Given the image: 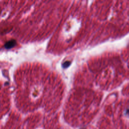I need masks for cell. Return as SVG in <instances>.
<instances>
[{
    "label": "cell",
    "instance_id": "obj_1",
    "mask_svg": "<svg viewBox=\"0 0 129 129\" xmlns=\"http://www.w3.org/2000/svg\"><path fill=\"white\" fill-rule=\"evenodd\" d=\"M16 44V41L15 39H11L8 41L4 44V47L6 49H11L15 46Z\"/></svg>",
    "mask_w": 129,
    "mask_h": 129
},
{
    "label": "cell",
    "instance_id": "obj_2",
    "mask_svg": "<svg viewBox=\"0 0 129 129\" xmlns=\"http://www.w3.org/2000/svg\"><path fill=\"white\" fill-rule=\"evenodd\" d=\"M71 61H66L65 62H64L62 64V66L63 68H68L71 64Z\"/></svg>",
    "mask_w": 129,
    "mask_h": 129
},
{
    "label": "cell",
    "instance_id": "obj_3",
    "mask_svg": "<svg viewBox=\"0 0 129 129\" xmlns=\"http://www.w3.org/2000/svg\"><path fill=\"white\" fill-rule=\"evenodd\" d=\"M125 114L129 116V108H128V109H127L126 110V111H125Z\"/></svg>",
    "mask_w": 129,
    "mask_h": 129
}]
</instances>
